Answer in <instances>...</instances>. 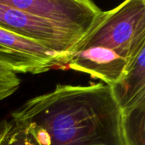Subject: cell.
Returning <instances> with one entry per match:
<instances>
[{"mask_svg": "<svg viewBox=\"0 0 145 145\" xmlns=\"http://www.w3.org/2000/svg\"><path fill=\"white\" fill-rule=\"evenodd\" d=\"M127 145H145V103L122 114Z\"/></svg>", "mask_w": 145, "mask_h": 145, "instance_id": "cell-8", "label": "cell"}, {"mask_svg": "<svg viewBox=\"0 0 145 145\" xmlns=\"http://www.w3.org/2000/svg\"><path fill=\"white\" fill-rule=\"evenodd\" d=\"M18 74L8 65L0 61V101L13 95L20 88Z\"/></svg>", "mask_w": 145, "mask_h": 145, "instance_id": "cell-9", "label": "cell"}, {"mask_svg": "<svg viewBox=\"0 0 145 145\" xmlns=\"http://www.w3.org/2000/svg\"><path fill=\"white\" fill-rule=\"evenodd\" d=\"M41 145H127L122 114L110 87L56 84L11 113Z\"/></svg>", "mask_w": 145, "mask_h": 145, "instance_id": "cell-1", "label": "cell"}, {"mask_svg": "<svg viewBox=\"0 0 145 145\" xmlns=\"http://www.w3.org/2000/svg\"><path fill=\"white\" fill-rule=\"evenodd\" d=\"M0 61L17 74H41L66 67V58L0 27Z\"/></svg>", "mask_w": 145, "mask_h": 145, "instance_id": "cell-5", "label": "cell"}, {"mask_svg": "<svg viewBox=\"0 0 145 145\" xmlns=\"http://www.w3.org/2000/svg\"><path fill=\"white\" fill-rule=\"evenodd\" d=\"M145 48V1L126 0L102 11L68 54L66 67L111 86Z\"/></svg>", "mask_w": 145, "mask_h": 145, "instance_id": "cell-2", "label": "cell"}, {"mask_svg": "<svg viewBox=\"0 0 145 145\" xmlns=\"http://www.w3.org/2000/svg\"><path fill=\"white\" fill-rule=\"evenodd\" d=\"M0 27L66 58L84 37L48 20L0 1Z\"/></svg>", "mask_w": 145, "mask_h": 145, "instance_id": "cell-3", "label": "cell"}, {"mask_svg": "<svg viewBox=\"0 0 145 145\" xmlns=\"http://www.w3.org/2000/svg\"><path fill=\"white\" fill-rule=\"evenodd\" d=\"M84 37L102 9L90 0H0Z\"/></svg>", "mask_w": 145, "mask_h": 145, "instance_id": "cell-4", "label": "cell"}, {"mask_svg": "<svg viewBox=\"0 0 145 145\" xmlns=\"http://www.w3.org/2000/svg\"><path fill=\"white\" fill-rule=\"evenodd\" d=\"M0 145H41L28 126L12 117L0 122Z\"/></svg>", "mask_w": 145, "mask_h": 145, "instance_id": "cell-7", "label": "cell"}, {"mask_svg": "<svg viewBox=\"0 0 145 145\" xmlns=\"http://www.w3.org/2000/svg\"><path fill=\"white\" fill-rule=\"evenodd\" d=\"M110 87L121 114L145 103V48L127 72Z\"/></svg>", "mask_w": 145, "mask_h": 145, "instance_id": "cell-6", "label": "cell"}]
</instances>
